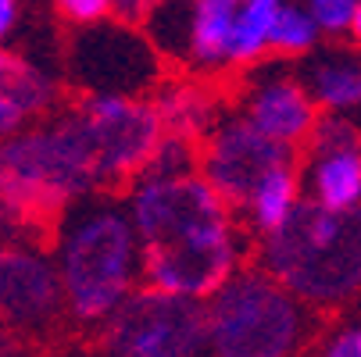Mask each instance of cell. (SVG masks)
Segmentation results:
<instances>
[{"instance_id":"cell-1","label":"cell","mask_w":361,"mask_h":357,"mask_svg":"<svg viewBox=\"0 0 361 357\" xmlns=\"http://www.w3.org/2000/svg\"><path fill=\"white\" fill-rule=\"evenodd\" d=\"M126 203L143 239L147 289L212 300L240 272V229L229 203L200 172L179 179L140 175Z\"/></svg>"},{"instance_id":"cell-2","label":"cell","mask_w":361,"mask_h":357,"mask_svg":"<svg viewBox=\"0 0 361 357\" xmlns=\"http://www.w3.org/2000/svg\"><path fill=\"white\" fill-rule=\"evenodd\" d=\"M54 261L68 315L82 325L108 322L143 279V239L129 203L97 193L65 208L54 232Z\"/></svg>"},{"instance_id":"cell-3","label":"cell","mask_w":361,"mask_h":357,"mask_svg":"<svg viewBox=\"0 0 361 357\" xmlns=\"http://www.w3.org/2000/svg\"><path fill=\"white\" fill-rule=\"evenodd\" d=\"M93 189L97 158L79 111L0 139V229L8 236L61 215Z\"/></svg>"},{"instance_id":"cell-4","label":"cell","mask_w":361,"mask_h":357,"mask_svg":"<svg viewBox=\"0 0 361 357\" xmlns=\"http://www.w3.org/2000/svg\"><path fill=\"white\" fill-rule=\"evenodd\" d=\"M257 268L307 308H340L361 289V208L326 211L300 200L293 218L262 239Z\"/></svg>"},{"instance_id":"cell-5","label":"cell","mask_w":361,"mask_h":357,"mask_svg":"<svg viewBox=\"0 0 361 357\" xmlns=\"http://www.w3.org/2000/svg\"><path fill=\"white\" fill-rule=\"evenodd\" d=\"M312 311L262 268H240L208 300L212 357H297Z\"/></svg>"},{"instance_id":"cell-6","label":"cell","mask_w":361,"mask_h":357,"mask_svg":"<svg viewBox=\"0 0 361 357\" xmlns=\"http://www.w3.org/2000/svg\"><path fill=\"white\" fill-rule=\"evenodd\" d=\"M104 346L111 357H212L208 303L140 289L104 322Z\"/></svg>"},{"instance_id":"cell-7","label":"cell","mask_w":361,"mask_h":357,"mask_svg":"<svg viewBox=\"0 0 361 357\" xmlns=\"http://www.w3.org/2000/svg\"><path fill=\"white\" fill-rule=\"evenodd\" d=\"M161 72V54L126 22H97L79 29L65 50V75L86 96L140 100Z\"/></svg>"},{"instance_id":"cell-8","label":"cell","mask_w":361,"mask_h":357,"mask_svg":"<svg viewBox=\"0 0 361 357\" xmlns=\"http://www.w3.org/2000/svg\"><path fill=\"white\" fill-rule=\"evenodd\" d=\"M75 111L93 143L100 189L136 182L158 143L165 139V122L158 108L133 96H82Z\"/></svg>"},{"instance_id":"cell-9","label":"cell","mask_w":361,"mask_h":357,"mask_svg":"<svg viewBox=\"0 0 361 357\" xmlns=\"http://www.w3.org/2000/svg\"><path fill=\"white\" fill-rule=\"evenodd\" d=\"M68 315L58 261L29 243H0V322L18 332H50Z\"/></svg>"},{"instance_id":"cell-10","label":"cell","mask_w":361,"mask_h":357,"mask_svg":"<svg viewBox=\"0 0 361 357\" xmlns=\"http://www.w3.org/2000/svg\"><path fill=\"white\" fill-rule=\"evenodd\" d=\"M293 161V150L269 139L262 129H254L243 115L222 118L208 132L200 154V175L215 186V193L229 208H243L250 189L262 182L269 172Z\"/></svg>"},{"instance_id":"cell-11","label":"cell","mask_w":361,"mask_h":357,"mask_svg":"<svg viewBox=\"0 0 361 357\" xmlns=\"http://www.w3.org/2000/svg\"><path fill=\"white\" fill-rule=\"evenodd\" d=\"M304 189L307 200L326 211L361 208V136L347 118H319L312 139H307Z\"/></svg>"},{"instance_id":"cell-12","label":"cell","mask_w":361,"mask_h":357,"mask_svg":"<svg viewBox=\"0 0 361 357\" xmlns=\"http://www.w3.org/2000/svg\"><path fill=\"white\" fill-rule=\"evenodd\" d=\"M243 118L254 129H262L269 139L293 150L297 143L312 139V132L319 125V104L312 100L307 86L297 82L293 75L257 72L243 96Z\"/></svg>"},{"instance_id":"cell-13","label":"cell","mask_w":361,"mask_h":357,"mask_svg":"<svg viewBox=\"0 0 361 357\" xmlns=\"http://www.w3.org/2000/svg\"><path fill=\"white\" fill-rule=\"evenodd\" d=\"M304 86L326 111H347L361 104V54L357 50H319L304 65Z\"/></svg>"},{"instance_id":"cell-14","label":"cell","mask_w":361,"mask_h":357,"mask_svg":"<svg viewBox=\"0 0 361 357\" xmlns=\"http://www.w3.org/2000/svg\"><path fill=\"white\" fill-rule=\"evenodd\" d=\"M300 208V179L293 172V165H283L276 172H269L262 182H257L243 203V215H247V229L254 236L269 239L272 232H279L293 211Z\"/></svg>"},{"instance_id":"cell-15","label":"cell","mask_w":361,"mask_h":357,"mask_svg":"<svg viewBox=\"0 0 361 357\" xmlns=\"http://www.w3.org/2000/svg\"><path fill=\"white\" fill-rule=\"evenodd\" d=\"M193 25L197 0H154L150 15L143 18V36L161 58L193 61Z\"/></svg>"},{"instance_id":"cell-16","label":"cell","mask_w":361,"mask_h":357,"mask_svg":"<svg viewBox=\"0 0 361 357\" xmlns=\"http://www.w3.org/2000/svg\"><path fill=\"white\" fill-rule=\"evenodd\" d=\"M240 0H197V25H193V65L215 68L229 61L233 18Z\"/></svg>"},{"instance_id":"cell-17","label":"cell","mask_w":361,"mask_h":357,"mask_svg":"<svg viewBox=\"0 0 361 357\" xmlns=\"http://www.w3.org/2000/svg\"><path fill=\"white\" fill-rule=\"evenodd\" d=\"M279 11H283V0H240L236 18H233V43H229L233 65H250L257 58H265Z\"/></svg>"},{"instance_id":"cell-18","label":"cell","mask_w":361,"mask_h":357,"mask_svg":"<svg viewBox=\"0 0 361 357\" xmlns=\"http://www.w3.org/2000/svg\"><path fill=\"white\" fill-rule=\"evenodd\" d=\"M0 93L18 96L32 115H39L50 100H54V82H50L39 68H32L29 61H22L18 54L0 50Z\"/></svg>"},{"instance_id":"cell-19","label":"cell","mask_w":361,"mask_h":357,"mask_svg":"<svg viewBox=\"0 0 361 357\" xmlns=\"http://www.w3.org/2000/svg\"><path fill=\"white\" fill-rule=\"evenodd\" d=\"M319 25L312 18V11L307 8H297V4H283L276 25H272V43L269 50H276V54L283 58H297V54H312L315 43H319Z\"/></svg>"},{"instance_id":"cell-20","label":"cell","mask_w":361,"mask_h":357,"mask_svg":"<svg viewBox=\"0 0 361 357\" xmlns=\"http://www.w3.org/2000/svg\"><path fill=\"white\" fill-rule=\"evenodd\" d=\"M200 172V158L186 136L179 132H165V139L158 143L154 158L147 161L143 175H158V179H179V175H193Z\"/></svg>"},{"instance_id":"cell-21","label":"cell","mask_w":361,"mask_h":357,"mask_svg":"<svg viewBox=\"0 0 361 357\" xmlns=\"http://www.w3.org/2000/svg\"><path fill=\"white\" fill-rule=\"evenodd\" d=\"M307 11H312V18L322 32L336 36V32H350L357 0H307Z\"/></svg>"},{"instance_id":"cell-22","label":"cell","mask_w":361,"mask_h":357,"mask_svg":"<svg viewBox=\"0 0 361 357\" xmlns=\"http://www.w3.org/2000/svg\"><path fill=\"white\" fill-rule=\"evenodd\" d=\"M54 8L65 22L86 29V25H97V22H108L111 0H54Z\"/></svg>"},{"instance_id":"cell-23","label":"cell","mask_w":361,"mask_h":357,"mask_svg":"<svg viewBox=\"0 0 361 357\" xmlns=\"http://www.w3.org/2000/svg\"><path fill=\"white\" fill-rule=\"evenodd\" d=\"M319 357H361V325L336 329V332L322 343Z\"/></svg>"},{"instance_id":"cell-24","label":"cell","mask_w":361,"mask_h":357,"mask_svg":"<svg viewBox=\"0 0 361 357\" xmlns=\"http://www.w3.org/2000/svg\"><path fill=\"white\" fill-rule=\"evenodd\" d=\"M32 118V111L22 104L18 96L11 93H0V139H8L15 132H22V125Z\"/></svg>"},{"instance_id":"cell-25","label":"cell","mask_w":361,"mask_h":357,"mask_svg":"<svg viewBox=\"0 0 361 357\" xmlns=\"http://www.w3.org/2000/svg\"><path fill=\"white\" fill-rule=\"evenodd\" d=\"M154 0H111V15L115 22H126V25H136L150 15Z\"/></svg>"},{"instance_id":"cell-26","label":"cell","mask_w":361,"mask_h":357,"mask_svg":"<svg viewBox=\"0 0 361 357\" xmlns=\"http://www.w3.org/2000/svg\"><path fill=\"white\" fill-rule=\"evenodd\" d=\"M18 25V0H0V43Z\"/></svg>"},{"instance_id":"cell-27","label":"cell","mask_w":361,"mask_h":357,"mask_svg":"<svg viewBox=\"0 0 361 357\" xmlns=\"http://www.w3.org/2000/svg\"><path fill=\"white\" fill-rule=\"evenodd\" d=\"M350 36L361 43V0H357V11H354V22H350Z\"/></svg>"}]
</instances>
